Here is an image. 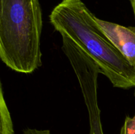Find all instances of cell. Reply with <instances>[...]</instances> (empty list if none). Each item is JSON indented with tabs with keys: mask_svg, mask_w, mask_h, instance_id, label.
Wrapping results in <instances>:
<instances>
[{
	"mask_svg": "<svg viewBox=\"0 0 135 134\" xmlns=\"http://www.w3.org/2000/svg\"><path fill=\"white\" fill-rule=\"evenodd\" d=\"M95 17L81 0H62L52 10L50 20L61 35L70 38L92 58L113 87H135V66L105 36Z\"/></svg>",
	"mask_w": 135,
	"mask_h": 134,
	"instance_id": "cell-1",
	"label": "cell"
},
{
	"mask_svg": "<svg viewBox=\"0 0 135 134\" xmlns=\"http://www.w3.org/2000/svg\"><path fill=\"white\" fill-rule=\"evenodd\" d=\"M95 21L112 44L130 64L135 66V28L125 27L96 17Z\"/></svg>",
	"mask_w": 135,
	"mask_h": 134,
	"instance_id": "cell-3",
	"label": "cell"
},
{
	"mask_svg": "<svg viewBox=\"0 0 135 134\" xmlns=\"http://www.w3.org/2000/svg\"><path fill=\"white\" fill-rule=\"evenodd\" d=\"M120 134H135V114L133 117L127 116Z\"/></svg>",
	"mask_w": 135,
	"mask_h": 134,
	"instance_id": "cell-6",
	"label": "cell"
},
{
	"mask_svg": "<svg viewBox=\"0 0 135 134\" xmlns=\"http://www.w3.org/2000/svg\"><path fill=\"white\" fill-rule=\"evenodd\" d=\"M0 134H15L13 121L4 97L1 84L0 86Z\"/></svg>",
	"mask_w": 135,
	"mask_h": 134,
	"instance_id": "cell-4",
	"label": "cell"
},
{
	"mask_svg": "<svg viewBox=\"0 0 135 134\" xmlns=\"http://www.w3.org/2000/svg\"><path fill=\"white\" fill-rule=\"evenodd\" d=\"M131 3L132 7H133V12H134V17H135V0H131Z\"/></svg>",
	"mask_w": 135,
	"mask_h": 134,
	"instance_id": "cell-8",
	"label": "cell"
},
{
	"mask_svg": "<svg viewBox=\"0 0 135 134\" xmlns=\"http://www.w3.org/2000/svg\"><path fill=\"white\" fill-rule=\"evenodd\" d=\"M22 134H51L48 130H37V129L26 128L23 131Z\"/></svg>",
	"mask_w": 135,
	"mask_h": 134,
	"instance_id": "cell-7",
	"label": "cell"
},
{
	"mask_svg": "<svg viewBox=\"0 0 135 134\" xmlns=\"http://www.w3.org/2000/svg\"><path fill=\"white\" fill-rule=\"evenodd\" d=\"M39 0H0V58L13 70L31 74L42 66Z\"/></svg>",
	"mask_w": 135,
	"mask_h": 134,
	"instance_id": "cell-2",
	"label": "cell"
},
{
	"mask_svg": "<svg viewBox=\"0 0 135 134\" xmlns=\"http://www.w3.org/2000/svg\"><path fill=\"white\" fill-rule=\"evenodd\" d=\"M90 123V134H104L98 105L92 104L87 107Z\"/></svg>",
	"mask_w": 135,
	"mask_h": 134,
	"instance_id": "cell-5",
	"label": "cell"
}]
</instances>
